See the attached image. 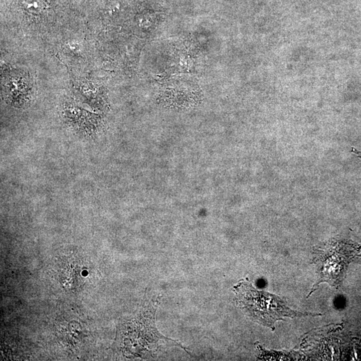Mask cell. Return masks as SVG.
Returning a JSON list of instances; mask_svg holds the SVG:
<instances>
[{
	"instance_id": "cell-1",
	"label": "cell",
	"mask_w": 361,
	"mask_h": 361,
	"mask_svg": "<svg viewBox=\"0 0 361 361\" xmlns=\"http://www.w3.org/2000/svg\"><path fill=\"white\" fill-rule=\"evenodd\" d=\"M160 297L153 300L136 319L122 326L120 333V345L126 355L138 357H156L161 351L178 347L190 354L178 341L167 338L159 332L155 318Z\"/></svg>"
},
{
	"instance_id": "cell-2",
	"label": "cell",
	"mask_w": 361,
	"mask_h": 361,
	"mask_svg": "<svg viewBox=\"0 0 361 361\" xmlns=\"http://www.w3.org/2000/svg\"><path fill=\"white\" fill-rule=\"evenodd\" d=\"M235 303L251 320L260 325L275 329L276 321L284 318L291 319L305 317H317L320 315L303 313L288 307L286 300L269 292L257 290L248 278L239 280L233 286Z\"/></svg>"
},
{
	"instance_id": "cell-3",
	"label": "cell",
	"mask_w": 361,
	"mask_h": 361,
	"mask_svg": "<svg viewBox=\"0 0 361 361\" xmlns=\"http://www.w3.org/2000/svg\"><path fill=\"white\" fill-rule=\"evenodd\" d=\"M313 254L317 279L309 296L323 282L338 288L349 264L361 256V244L347 239H332L316 248Z\"/></svg>"
}]
</instances>
